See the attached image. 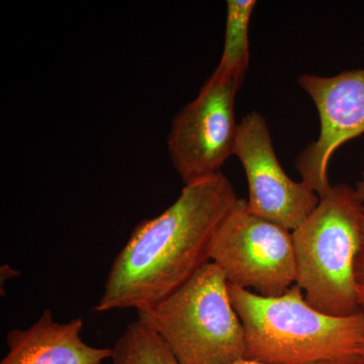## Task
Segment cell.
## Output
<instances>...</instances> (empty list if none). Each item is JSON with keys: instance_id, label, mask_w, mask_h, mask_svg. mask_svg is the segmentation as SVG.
Wrapping results in <instances>:
<instances>
[{"instance_id": "obj_6", "label": "cell", "mask_w": 364, "mask_h": 364, "mask_svg": "<svg viewBox=\"0 0 364 364\" xmlns=\"http://www.w3.org/2000/svg\"><path fill=\"white\" fill-rule=\"evenodd\" d=\"M244 78L218 65L198 97L173 117L167 149L184 186L222 172L234 155L239 128L235 102Z\"/></svg>"}, {"instance_id": "obj_11", "label": "cell", "mask_w": 364, "mask_h": 364, "mask_svg": "<svg viewBox=\"0 0 364 364\" xmlns=\"http://www.w3.org/2000/svg\"><path fill=\"white\" fill-rule=\"evenodd\" d=\"M255 0H228L226 33L219 66L245 76L249 69V25Z\"/></svg>"}, {"instance_id": "obj_17", "label": "cell", "mask_w": 364, "mask_h": 364, "mask_svg": "<svg viewBox=\"0 0 364 364\" xmlns=\"http://www.w3.org/2000/svg\"><path fill=\"white\" fill-rule=\"evenodd\" d=\"M353 364H358V363H356V361H355V363H354Z\"/></svg>"}, {"instance_id": "obj_1", "label": "cell", "mask_w": 364, "mask_h": 364, "mask_svg": "<svg viewBox=\"0 0 364 364\" xmlns=\"http://www.w3.org/2000/svg\"><path fill=\"white\" fill-rule=\"evenodd\" d=\"M219 172L186 184L162 214L139 223L107 274L98 313L150 308L210 262L215 232L238 203Z\"/></svg>"}, {"instance_id": "obj_7", "label": "cell", "mask_w": 364, "mask_h": 364, "mask_svg": "<svg viewBox=\"0 0 364 364\" xmlns=\"http://www.w3.org/2000/svg\"><path fill=\"white\" fill-rule=\"evenodd\" d=\"M298 83L317 107L320 132L299 153L294 166L301 181L324 198L333 186L328 176L333 155L344 144L364 135V68L331 77L306 73Z\"/></svg>"}, {"instance_id": "obj_9", "label": "cell", "mask_w": 364, "mask_h": 364, "mask_svg": "<svg viewBox=\"0 0 364 364\" xmlns=\"http://www.w3.org/2000/svg\"><path fill=\"white\" fill-rule=\"evenodd\" d=\"M82 329L81 318L59 323L46 310L30 327L9 332V352L0 364H104L112 358V348L83 342Z\"/></svg>"}, {"instance_id": "obj_8", "label": "cell", "mask_w": 364, "mask_h": 364, "mask_svg": "<svg viewBox=\"0 0 364 364\" xmlns=\"http://www.w3.org/2000/svg\"><path fill=\"white\" fill-rule=\"evenodd\" d=\"M248 184L249 213L294 232L318 207L320 198L306 182L291 178L277 159L265 117L242 119L234 150Z\"/></svg>"}, {"instance_id": "obj_5", "label": "cell", "mask_w": 364, "mask_h": 364, "mask_svg": "<svg viewBox=\"0 0 364 364\" xmlns=\"http://www.w3.org/2000/svg\"><path fill=\"white\" fill-rule=\"evenodd\" d=\"M215 263L230 286L273 298L296 284L293 232L248 212L239 198L210 244Z\"/></svg>"}, {"instance_id": "obj_13", "label": "cell", "mask_w": 364, "mask_h": 364, "mask_svg": "<svg viewBox=\"0 0 364 364\" xmlns=\"http://www.w3.org/2000/svg\"><path fill=\"white\" fill-rule=\"evenodd\" d=\"M354 189H355V193L356 195H358L359 200L364 203V170L363 173H361L360 179H359L358 183H356Z\"/></svg>"}, {"instance_id": "obj_2", "label": "cell", "mask_w": 364, "mask_h": 364, "mask_svg": "<svg viewBox=\"0 0 364 364\" xmlns=\"http://www.w3.org/2000/svg\"><path fill=\"white\" fill-rule=\"evenodd\" d=\"M245 330V359L264 364H352L364 339V309L347 317L327 315L294 284L279 296L230 286Z\"/></svg>"}, {"instance_id": "obj_15", "label": "cell", "mask_w": 364, "mask_h": 364, "mask_svg": "<svg viewBox=\"0 0 364 364\" xmlns=\"http://www.w3.org/2000/svg\"><path fill=\"white\" fill-rule=\"evenodd\" d=\"M231 364H264L261 363H257V361L249 360V359H242V360L237 361V363H231ZM318 364H342V363H318ZM353 364V363H352Z\"/></svg>"}, {"instance_id": "obj_14", "label": "cell", "mask_w": 364, "mask_h": 364, "mask_svg": "<svg viewBox=\"0 0 364 364\" xmlns=\"http://www.w3.org/2000/svg\"><path fill=\"white\" fill-rule=\"evenodd\" d=\"M356 363L364 364V339L361 342L358 351V358H356Z\"/></svg>"}, {"instance_id": "obj_16", "label": "cell", "mask_w": 364, "mask_h": 364, "mask_svg": "<svg viewBox=\"0 0 364 364\" xmlns=\"http://www.w3.org/2000/svg\"><path fill=\"white\" fill-rule=\"evenodd\" d=\"M359 304L361 308L364 309V287H358Z\"/></svg>"}, {"instance_id": "obj_12", "label": "cell", "mask_w": 364, "mask_h": 364, "mask_svg": "<svg viewBox=\"0 0 364 364\" xmlns=\"http://www.w3.org/2000/svg\"><path fill=\"white\" fill-rule=\"evenodd\" d=\"M355 277L358 287H364V221L363 225V235H361L360 248H359L358 258L355 262Z\"/></svg>"}, {"instance_id": "obj_10", "label": "cell", "mask_w": 364, "mask_h": 364, "mask_svg": "<svg viewBox=\"0 0 364 364\" xmlns=\"http://www.w3.org/2000/svg\"><path fill=\"white\" fill-rule=\"evenodd\" d=\"M114 364H181L159 336L136 318L112 347Z\"/></svg>"}, {"instance_id": "obj_3", "label": "cell", "mask_w": 364, "mask_h": 364, "mask_svg": "<svg viewBox=\"0 0 364 364\" xmlns=\"http://www.w3.org/2000/svg\"><path fill=\"white\" fill-rule=\"evenodd\" d=\"M363 221L364 203L355 189L339 183L293 232L296 284L320 312L347 317L363 311L355 262Z\"/></svg>"}, {"instance_id": "obj_4", "label": "cell", "mask_w": 364, "mask_h": 364, "mask_svg": "<svg viewBox=\"0 0 364 364\" xmlns=\"http://www.w3.org/2000/svg\"><path fill=\"white\" fill-rule=\"evenodd\" d=\"M136 314L181 364H231L245 359V330L226 277L215 263H208L174 293Z\"/></svg>"}]
</instances>
